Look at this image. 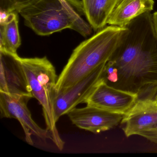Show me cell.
I'll return each instance as SVG.
<instances>
[{"instance_id":"6da1fadb","label":"cell","mask_w":157,"mask_h":157,"mask_svg":"<svg viewBox=\"0 0 157 157\" xmlns=\"http://www.w3.org/2000/svg\"><path fill=\"white\" fill-rule=\"evenodd\" d=\"M102 81L136 94L139 100H154L157 93V35L152 14L140 15L125 27L105 65Z\"/></svg>"},{"instance_id":"7a4b0ae2","label":"cell","mask_w":157,"mask_h":157,"mask_svg":"<svg viewBox=\"0 0 157 157\" xmlns=\"http://www.w3.org/2000/svg\"><path fill=\"white\" fill-rule=\"evenodd\" d=\"M124 29L106 26L77 46L58 78L55 93L64 91L94 70L105 67Z\"/></svg>"},{"instance_id":"3957f363","label":"cell","mask_w":157,"mask_h":157,"mask_svg":"<svg viewBox=\"0 0 157 157\" xmlns=\"http://www.w3.org/2000/svg\"><path fill=\"white\" fill-rule=\"evenodd\" d=\"M18 13L27 27L42 36L71 29L86 37L93 29L81 17L84 13L79 0H34Z\"/></svg>"},{"instance_id":"277c9868","label":"cell","mask_w":157,"mask_h":157,"mask_svg":"<svg viewBox=\"0 0 157 157\" xmlns=\"http://www.w3.org/2000/svg\"><path fill=\"white\" fill-rule=\"evenodd\" d=\"M21 62L32 94L40 103L52 141L61 151L65 142L59 136L56 126L53 109V98L58 76L56 69L48 59L21 58Z\"/></svg>"},{"instance_id":"5b68a950","label":"cell","mask_w":157,"mask_h":157,"mask_svg":"<svg viewBox=\"0 0 157 157\" xmlns=\"http://www.w3.org/2000/svg\"><path fill=\"white\" fill-rule=\"evenodd\" d=\"M31 97L0 92V112L2 118H15L20 122L25 135L26 142L34 144L32 136H35L42 140L52 137L47 128L40 127L32 118L27 107V103Z\"/></svg>"},{"instance_id":"8992f818","label":"cell","mask_w":157,"mask_h":157,"mask_svg":"<svg viewBox=\"0 0 157 157\" xmlns=\"http://www.w3.org/2000/svg\"><path fill=\"white\" fill-rule=\"evenodd\" d=\"M105 67L94 70L64 91L55 94L53 109L56 123L60 117L67 114L89 97L101 81Z\"/></svg>"},{"instance_id":"52a82bcc","label":"cell","mask_w":157,"mask_h":157,"mask_svg":"<svg viewBox=\"0 0 157 157\" xmlns=\"http://www.w3.org/2000/svg\"><path fill=\"white\" fill-rule=\"evenodd\" d=\"M21 58L0 50V92L33 98Z\"/></svg>"},{"instance_id":"ba28073f","label":"cell","mask_w":157,"mask_h":157,"mask_svg":"<svg viewBox=\"0 0 157 157\" xmlns=\"http://www.w3.org/2000/svg\"><path fill=\"white\" fill-rule=\"evenodd\" d=\"M125 114L112 113L87 105L76 108L67 113L73 124L81 129L98 134L110 130L121 123Z\"/></svg>"},{"instance_id":"9c48e42d","label":"cell","mask_w":157,"mask_h":157,"mask_svg":"<svg viewBox=\"0 0 157 157\" xmlns=\"http://www.w3.org/2000/svg\"><path fill=\"white\" fill-rule=\"evenodd\" d=\"M138 99L136 94L109 86L101 80L83 103L112 113L126 114Z\"/></svg>"},{"instance_id":"30bf717a","label":"cell","mask_w":157,"mask_h":157,"mask_svg":"<svg viewBox=\"0 0 157 157\" xmlns=\"http://www.w3.org/2000/svg\"><path fill=\"white\" fill-rule=\"evenodd\" d=\"M127 137L157 127V103L152 99L139 100L125 114L121 123Z\"/></svg>"},{"instance_id":"8fae6325","label":"cell","mask_w":157,"mask_h":157,"mask_svg":"<svg viewBox=\"0 0 157 157\" xmlns=\"http://www.w3.org/2000/svg\"><path fill=\"white\" fill-rule=\"evenodd\" d=\"M153 0H115L107 20L110 25L125 27L140 15L153 10Z\"/></svg>"},{"instance_id":"7c38bea8","label":"cell","mask_w":157,"mask_h":157,"mask_svg":"<svg viewBox=\"0 0 157 157\" xmlns=\"http://www.w3.org/2000/svg\"><path fill=\"white\" fill-rule=\"evenodd\" d=\"M18 14L16 12H1L0 50L17 54L21 44Z\"/></svg>"},{"instance_id":"4fadbf2b","label":"cell","mask_w":157,"mask_h":157,"mask_svg":"<svg viewBox=\"0 0 157 157\" xmlns=\"http://www.w3.org/2000/svg\"><path fill=\"white\" fill-rule=\"evenodd\" d=\"M115 0H82L84 15L92 29L98 32L107 24Z\"/></svg>"},{"instance_id":"5bb4252c","label":"cell","mask_w":157,"mask_h":157,"mask_svg":"<svg viewBox=\"0 0 157 157\" xmlns=\"http://www.w3.org/2000/svg\"><path fill=\"white\" fill-rule=\"evenodd\" d=\"M33 1L34 0H0V12L18 13L20 10Z\"/></svg>"},{"instance_id":"9a60e30c","label":"cell","mask_w":157,"mask_h":157,"mask_svg":"<svg viewBox=\"0 0 157 157\" xmlns=\"http://www.w3.org/2000/svg\"><path fill=\"white\" fill-rule=\"evenodd\" d=\"M140 136L157 144V127L142 133Z\"/></svg>"},{"instance_id":"2e32d148","label":"cell","mask_w":157,"mask_h":157,"mask_svg":"<svg viewBox=\"0 0 157 157\" xmlns=\"http://www.w3.org/2000/svg\"><path fill=\"white\" fill-rule=\"evenodd\" d=\"M152 21H153V25H154V29L156 32V34L157 35V12L154 13L152 14Z\"/></svg>"},{"instance_id":"e0dca14e","label":"cell","mask_w":157,"mask_h":157,"mask_svg":"<svg viewBox=\"0 0 157 157\" xmlns=\"http://www.w3.org/2000/svg\"><path fill=\"white\" fill-rule=\"evenodd\" d=\"M154 100H155V101L157 103V93L156 94V96H155V98H154Z\"/></svg>"}]
</instances>
